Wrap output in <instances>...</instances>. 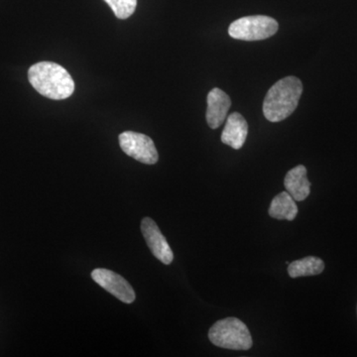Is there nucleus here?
Segmentation results:
<instances>
[{
  "label": "nucleus",
  "instance_id": "1",
  "mask_svg": "<svg viewBox=\"0 0 357 357\" xmlns=\"http://www.w3.org/2000/svg\"><path fill=\"white\" fill-rule=\"evenodd\" d=\"M28 79L40 95L50 100H66L74 93V79L65 68L55 63L40 62L31 66Z\"/></svg>",
  "mask_w": 357,
  "mask_h": 357
},
{
  "label": "nucleus",
  "instance_id": "2",
  "mask_svg": "<svg viewBox=\"0 0 357 357\" xmlns=\"http://www.w3.org/2000/svg\"><path fill=\"white\" fill-rule=\"evenodd\" d=\"M303 93V84L290 76L276 82L267 91L263 102V114L270 122H280L297 109Z\"/></svg>",
  "mask_w": 357,
  "mask_h": 357
},
{
  "label": "nucleus",
  "instance_id": "3",
  "mask_svg": "<svg viewBox=\"0 0 357 357\" xmlns=\"http://www.w3.org/2000/svg\"><path fill=\"white\" fill-rule=\"evenodd\" d=\"M208 338L215 347L231 351H248L252 347V337L248 326L241 319H220L211 326Z\"/></svg>",
  "mask_w": 357,
  "mask_h": 357
},
{
  "label": "nucleus",
  "instance_id": "4",
  "mask_svg": "<svg viewBox=\"0 0 357 357\" xmlns=\"http://www.w3.org/2000/svg\"><path fill=\"white\" fill-rule=\"evenodd\" d=\"M279 24L274 18L265 15L246 16L229 25L231 38L243 41H260L276 34Z\"/></svg>",
  "mask_w": 357,
  "mask_h": 357
},
{
  "label": "nucleus",
  "instance_id": "5",
  "mask_svg": "<svg viewBox=\"0 0 357 357\" xmlns=\"http://www.w3.org/2000/svg\"><path fill=\"white\" fill-rule=\"evenodd\" d=\"M122 151L140 163L154 165L158 162L159 155L153 140L142 133L126 131L119 135Z\"/></svg>",
  "mask_w": 357,
  "mask_h": 357
},
{
  "label": "nucleus",
  "instance_id": "6",
  "mask_svg": "<svg viewBox=\"0 0 357 357\" xmlns=\"http://www.w3.org/2000/svg\"><path fill=\"white\" fill-rule=\"evenodd\" d=\"M91 278L100 287L114 295L115 298L126 304H131L135 301V292L132 286L121 275L110 270L98 268L91 272Z\"/></svg>",
  "mask_w": 357,
  "mask_h": 357
},
{
  "label": "nucleus",
  "instance_id": "7",
  "mask_svg": "<svg viewBox=\"0 0 357 357\" xmlns=\"http://www.w3.org/2000/svg\"><path fill=\"white\" fill-rule=\"evenodd\" d=\"M141 231L152 255L164 264H171L174 259L172 249L167 243L165 236L162 234L156 222L150 218H143L141 222Z\"/></svg>",
  "mask_w": 357,
  "mask_h": 357
},
{
  "label": "nucleus",
  "instance_id": "8",
  "mask_svg": "<svg viewBox=\"0 0 357 357\" xmlns=\"http://www.w3.org/2000/svg\"><path fill=\"white\" fill-rule=\"evenodd\" d=\"M231 107L230 98L222 89L215 88L208 95V109L206 122L211 129H217L227 119Z\"/></svg>",
  "mask_w": 357,
  "mask_h": 357
},
{
  "label": "nucleus",
  "instance_id": "9",
  "mask_svg": "<svg viewBox=\"0 0 357 357\" xmlns=\"http://www.w3.org/2000/svg\"><path fill=\"white\" fill-rule=\"evenodd\" d=\"M248 134V121L238 112H234L227 117V122L222 133V142L234 149L238 150L243 148L245 143Z\"/></svg>",
  "mask_w": 357,
  "mask_h": 357
},
{
  "label": "nucleus",
  "instance_id": "10",
  "mask_svg": "<svg viewBox=\"0 0 357 357\" xmlns=\"http://www.w3.org/2000/svg\"><path fill=\"white\" fill-rule=\"evenodd\" d=\"M284 185L296 202L305 201L311 192V183L307 180L306 167L299 165L291 169L284 178Z\"/></svg>",
  "mask_w": 357,
  "mask_h": 357
},
{
  "label": "nucleus",
  "instance_id": "11",
  "mask_svg": "<svg viewBox=\"0 0 357 357\" xmlns=\"http://www.w3.org/2000/svg\"><path fill=\"white\" fill-rule=\"evenodd\" d=\"M269 215L279 220H294L298 215L297 204L287 191L282 192L272 199Z\"/></svg>",
  "mask_w": 357,
  "mask_h": 357
},
{
  "label": "nucleus",
  "instance_id": "12",
  "mask_svg": "<svg viewBox=\"0 0 357 357\" xmlns=\"http://www.w3.org/2000/svg\"><path fill=\"white\" fill-rule=\"evenodd\" d=\"M325 269V263L323 260L314 256L295 260L288 266V273L292 278L298 277L314 276L321 274Z\"/></svg>",
  "mask_w": 357,
  "mask_h": 357
},
{
  "label": "nucleus",
  "instance_id": "13",
  "mask_svg": "<svg viewBox=\"0 0 357 357\" xmlns=\"http://www.w3.org/2000/svg\"><path fill=\"white\" fill-rule=\"evenodd\" d=\"M119 20H128L135 13L137 0H105Z\"/></svg>",
  "mask_w": 357,
  "mask_h": 357
}]
</instances>
